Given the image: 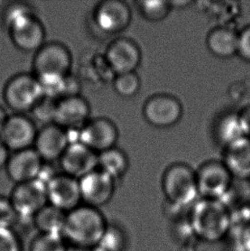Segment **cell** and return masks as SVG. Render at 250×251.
I'll return each instance as SVG.
<instances>
[{"label":"cell","instance_id":"obj_26","mask_svg":"<svg viewBox=\"0 0 250 251\" xmlns=\"http://www.w3.org/2000/svg\"><path fill=\"white\" fill-rule=\"evenodd\" d=\"M97 246L105 251H125L127 238L119 226L108 224Z\"/></svg>","mask_w":250,"mask_h":251},{"label":"cell","instance_id":"obj_22","mask_svg":"<svg viewBox=\"0 0 250 251\" xmlns=\"http://www.w3.org/2000/svg\"><path fill=\"white\" fill-rule=\"evenodd\" d=\"M213 135L224 150L245 137L241 128L238 112H224L220 116L213 127Z\"/></svg>","mask_w":250,"mask_h":251},{"label":"cell","instance_id":"obj_32","mask_svg":"<svg viewBox=\"0 0 250 251\" xmlns=\"http://www.w3.org/2000/svg\"><path fill=\"white\" fill-rule=\"evenodd\" d=\"M237 55L244 61L250 63V24L238 32Z\"/></svg>","mask_w":250,"mask_h":251},{"label":"cell","instance_id":"obj_16","mask_svg":"<svg viewBox=\"0 0 250 251\" xmlns=\"http://www.w3.org/2000/svg\"><path fill=\"white\" fill-rule=\"evenodd\" d=\"M131 19L130 7L125 1L105 0L95 10V24L106 34L121 33L128 27Z\"/></svg>","mask_w":250,"mask_h":251},{"label":"cell","instance_id":"obj_21","mask_svg":"<svg viewBox=\"0 0 250 251\" xmlns=\"http://www.w3.org/2000/svg\"><path fill=\"white\" fill-rule=\"evenodd\" d=\"M206 47L212 54L220 58L237 55L238 32L232 27L220 26L213 28L206 36Z\"/></svg>","mask_w":250,"mask_h":251},{"label":"cell","instance_id":"obj_33","mask_svg":"<svg viewBox=\"0 0 250 251\" xmlns=\"http://www.w3.org/2000/svg\"><path fill=\"white\" fill-rule=\"evenodd\" d=\"M238 117L244 136L250 138V105L244 106V108L239 111Z\"/></svg>","mask_w":250,"mask_h":251},{"label":"cell","instance_id":"obj_24","mask_svg":"<svg viewBox=\"0 0 250 251\" xmlns=\"http://www.w3.org/2000/svg\"><path fill=\"white\" fill-rule=\"evenodd\" d=\"M129 162L127 154L117 147L98 154V169L113 179H119L128 171Z\"/></svg>","mask_w":250,"mask_h":251},{"label":"cell","instance_id":"obj_1","mask_svg":"<svg viewBox=\"0 0 250 251\" xmlns=\"http://www.w3.org/2000/svg\"><path fill=\"white\" fill-rule=\"evenodd\" d=\"M108 224L100 208L81 204L66 214L63 237L68 245L87 251L99 245Z\"/></svg>","mask_w":250,"mask_h":251},{"label":"cell","instance_id":"obj_12","mask_svg":"<svg viewBox=\"0 0 250 251\" xmlns=\"http://www.w3.org/2000/svg\"><path fill=\"white\" fill-rule=\"evenodd\" d=\"M81 201L85 205L100 208L114 196L116 180L97 169L79 179Z\"/></svg>","mask_w":250,"mask_h":251},{"label":"cell","instance_id":"obj_15","mask_svg":"<svg viewBox=\"0 0 250 251\" xmlns=\"http://www.w3.org/2000/svg\"><path fill=\"white\" fill-rule=\"evenodd\" d=\"M59 163L63 173L75 179H81L98 169V153L79 141H73L59 159Z\"/></svg>","mask_w":250,"mask_h":251},{"label":"cell","instance_id":"obj_34","mask_svg":"<svg viewBox=\"0 0 250 251\" xmlns=\"http://www.w3.org/2000/svg\"><path fill=\"white\" fill-rule=\"evenodd\" d=\"M10 156V151L0 139V170L6 167V164Z\"/></svg>","mask_w":250,"mask_h":251},{"label":"cell","instance_id":"obj_8","mask_svg":"<svg viewBox=\"0 0 250 251\" xmlns=\"http://www.w3.org/2000/svg\"><path fill=\"white\" fill-rule=\"evenodd\" d=\"M9 199L18 221L33 223L35 215L48 204L47 186L38 179L19 183L14 187Z\"/></svg>","mask_w":250,"mask_h":251},{"label":"cell","instance_id":"obj_3","mask_svg":"<svg viewBox=\"0 0 250 251\" xmlns=\"http://www.w3.org/2000/svg\"><path fill=\"white\" fill-rule=\"evenodd\" d=\"M190 213L194 232L203 241H220L230 229V214L221 200L199 198Z\"/></svg>","mask_w":250,"mask_h":251},{"label":"cell","instance_id":"obj_28","mask_svg":"<svg viewBox=\"0 0 250 251\" xmlns=\"http://www.w3.org/2000/svg\"><path fill=\"white\" fill-rule=\"evenodd\" d=\"M67 246L63 236L38 233L31 241L29 251H66Z\"/></svg>","mask_w":250,"mask_h":251},{"label":"cell","instance_id":"obj_30","mask_svg":"<svg viewBox=\"0 0 250 251\" xmlns=\"http://www.w3.org/2000/svg\"><path fill=\"white\" fill-rule=\"evenodd\" d=\"M0 251H23L19 236L11 228H0Z\"/></svg>","mask_w":250,"mask_h":251},{"label":"cell","instance_id":"obj_14","mask_svg":"<svg viewBox=\"0 0 250 251\" xmlns=\"http://www.w3.org/2000/svg\"><path fill=\"white\" fill-rule=\"evenodd\" d=\"M48 204L69 213L81 205L79 180L64 173L57 174L47 185Z\"/></svg>","mask_w":250,"mask_h":251},{"label":"cell","instance_id":"obj_31","mask_svg":"<svg viewBox=\"0 0 250 251\" xmlns=\"http://www.w3.org/2000/svg\"><path fill=\"white\" fill-rule=\"evenodd\" d=\"M18 222L10 199L0 196V228H11Z\"/></svg>","mask_w":250,"mask_h":251},{"label":"cell","instance_id":"obj_37","mask_svg":"<svg viewBox=\"0 0 250 251\" xmlns=\"http://www.w3.org/2000/svg\"><path fill=\"white\" fill-rule=\"evenodd\" d=\"M66 251H85V250L77 248V247H75V246H73V245H68Z\"/></svg>","mask_w":250,"mask_h":251},{"label":"cell","instance_id":"obj_11","mask_svg":"<svg viewBox=\"0 0 250 251\" xmlns=\"http://www.w3.org/2000/svg\"><path fill=\"white\" fill-rule=\"evenodd\" d=\"M78 132L77 141L98 154L116 147L119 140L117 126L105 118L89 120Z\"/></svg>","mask_w":250,"mask_h":251},{"label":"cell","instance_id":"obj_6","mask_svg":"<svg viewBox=\"0 0 250 251\" xmlns=\"http://www.w3.org/2000/svg\"><path fill=\"white\" fill-rule=\"evenodd\" d=\"M43 97V90L37 77L27 73L13 76L3 89L5 104L17 114L31 112Z\"/></svg>","mask_w":250,"mask_h":251},{"label":"cell","instance_id":"obj_9","mask_svg":"<svg viewBox=\"0 0 250 251\" xmlns=\"http://www.w3.org/2000/svg\"><path fill=\"white\" fill-rule=\"evenodd\" d=\"M179 100L169 94H156L149 97L143 105L142 113L149 125L157 128H168L179 122L183 116Z\"/></svg>","mask_w":250,"mask_h":251},{"label":"cell","instance_id":"obj_19","mask_svg":"<svg viewBox=\"0 0 250 251\" xmlns=\"http://www.w3.org/2000/svg\"><path fill=\"white\" fill-rule=\"evenodd\" d=\"M34 148L13 153L6 164L7 175L16 184L37 179L44 166Z\"/></svg>","mask_w":250,"mask_h":251},{"label":"cell","instance_id":"obj_35","mask_svg":"<svg viewBox=\"0 0 250 251\" xmlns=\"http://www.w3.org/2000/svg\"><path fill=\"white\" fill-rule=\"evenodd\" d=\"M7 119H8V116L6 112L3 110L2 106H0V134L2 132V129L4 126V124L6 122Z\"/></svg>","mask_w":250,"mask_h":251},{"label":"cell","instance_id":"obj_18","mask_svg":"<svg viewBox=\"0 0 250 251\" xmlns=\"http://www.w3.org/2000/svg\"><path fill=\"white\" fill-rule=\"evenodd\" d=\"M90 105L80 95L58 100L55 125L67 131H79L89 121Z\"/></svg>","mask_w":250,"mask_h":251},{"label":"cell","instance_id":"obj_23","mask_svg":"<svg viewBox=\"0 0 250 251\" xmlns=\"http://www.w3.org/2000/svg\"><path fill=\"white\" fill-rule=\"evenodd\" d=\"M66 213L48 204L38 213L32 224L40 234L63 236Z\"/></svg>","mask_w":250,"mask_h":251},{"label":"cell","instance_id":"obj_10","mask_svg":"<svg viewBox=\"0 0 250 251\" xmlns=\"http://www.w3.org/2000/svg\"><path fill=\"white\" fill-rule=\"evenodd\" d=\"M38 130L32 119L23 114L8 117L0 139L9 151L13 153L29 150L34 146Z\"/></svg>","mask_w":250,"mask_h":251},{"label":"cell","instance_id":"obj_29","mask_svg":"<svg viewBox=\"0 0 250 251\" xmlns=\"http://www.w3.org/2000/svg\"><path fill=\"white\" fill-rule=\"evenodd\" d=\"M58 100L54 99L43 97L31 111V114L36 121L43 126L52 125L55 122Z\"/></svg>","mask_w":250,"mask_h":251},{"label":"cell","instance_id":"obj_7","mask_svg":"<svg viewBox=\"0 0 250 251\" xmlns=\"http://www.w3.org/2000/svg\"><path fill=\"white\" fill-rule=\"evenodd\" d=\"M200 198L221 200L230 192L234 177L222 160H210L196 171Z\"/></svg>","mask_w":250,"mask_h":251},{"label":"cell","instance_id":"obj_20","mask_svg":"<svg viewBox=\"0 0 250 251\" xmlns=\"http://www.w3.org/2000/svg\"><path fill=\"white\" fill-rule=\"evenodd\" d=\"M222 161L234 178L250 180V138L244 137L225 148Z\"/></svg>","mask_w":250,"mask_h":251},{"label":"cell","instance_id":"obj_27","mask_svg":"<svg viewBox=\"0 0 250 251\" xmlns=\"http://www.w3.org/2000/svg\"><path fill=\"white\" fill-rule=\"evenodd\" d=\"M113 88L123 98H132L140 91L141 80L135 72L116 75Z\"/></svg>","mask_w":250,"mask_h":251},{"label":"cell","instance_id":"obj_25","mask_svg":"<svg viewBox=\"0 0 250 251\" xmlns=\"http://www.w3.org/2000/svg\"><path fill=\"white\" fill-rule=\"evenodd\" d=\"M136 4L142 17L152 23L161 22L166 19L173 9L170 1L163 0L137 1Z\"/></svg>","mask_w":250,"mask_h":251},{"label":"cell","instance_id":"obj_5","mask_svg":"<svg viewBox=\"0 0 250 251\" xmlns=\"http://www.w3.org/2000/svg\"><path fill=\"white\" fill-rule=\"evenodd\" d=\"M72 58L64 45L51 42L40 48L34 58V75L40 82L55 81L70 75Z\"/></svg>","mask_w":250,"mask_h":251},{"label":"cell","instance_id":"obj_13","mask_svg":"<svg viewBox=\"0 0 250 251\" xmlns=\"http://www.w3.org/2000/svg\"><path fill=\"white\" fill-rule=\"evenodd\" d=\"M105 59L116 75L135 72L142 61V52L138 45L131 39L120 37L109 45Z\"/></svg>","mask_w":250,"mask_h":251},{"label":"cell","instance_id":"obj_4","mask_svg":"<svg viewBox=\"0 0 250 251\" xmlns=\"http://www.w3.org/2000/svg\"><path fill=\"white\" fill-rule=\"evenodd\" d=\"M161 185L167 202L174 207H192L200 198L196 171L188 164L176 162L167 167Z\"/></svg>","mask_w":250,"mask_h":251},{"label":"cell","instance_id":"obj_17","mask_svg":"<svg viewBox=\"0 0 250 251\" xmlns=\"http://www.w3.org/2000/svg\"><path fill=\"white\" fill-rule=\"evenodd\" d=\"M71 143L67 130L52 124L38 131L34 150L43 161L51 162L59 160Z\"/></svg>","mask_w":250,"mask_h":251},{"label":"cell","instance_id":"obj_36","mask_svg":"<svg viewBox=\"0 0 250 251\" xmlns=\"http://www.w3.org/2000/svg\"><path fill=\"white\" fill-rule=\"evenodd\" d=\"M170 3H171L172 8H176V6H178V4H181L180 8H184L187 5L191 4L192 2H190V1H170Z\"/></svg>","mask_w":250,"mask_h":251},{"label":"cell","instance_id":"obj_38","mask_svg":"<svg viewBox=\"0 0 250 251\" xmlns=\"http://www.w3.org/2000/svg\"><path fill=\"white\" fill-rule=\"evenodd\" d=\"M105 251L104 250H102L101 248H100L98 246H96V247H94V248L89 249V250H87V251Z\"/></svg>","mask_w":250,"mask_h":251},{"label":"cell","instance_id":"obj_2","mask_svg":"<svg viewBox=\"0 0 250 251\" xmlns=\"http://www.w3.org/2000/svg\"><path fill=\"white\" fill-rule=\"evenodd\" d=\"M4 22L13 44L22 51L36 52L46 44L43 24L26 5L17 3L10 7Z\"/></svg>","mask_w":250,"mask_h":251}]
</instances>
